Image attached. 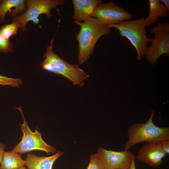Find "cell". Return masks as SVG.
Wrapping results in <instances>:
<instances>
[{"mask_svg": "<svg viewBox=\"0 0 169 169\" xmlns=\"http://www.w3.org/2000/svg\"><path fill=\"white\" fill-rule=\"evenodd\" d=\"M80 29L75 35L79 44L78 62L82 64L87 61L93 53L95 45L102 35L109 34L110 28L101 23L97 18L91 17L83 22L75 21Z\"/></svg>", "mask_w": 169, "mask_h": 169, "instance_id": "1", "label": "cell"}, {"mask_svg": "<svg viewBox=\"0 0 169 169\" xmlns=\"http://www.w3.org/2000/svg\"><path fill=\"white\" fill-rule=\"evenodd\" d=\"M53 39L43 55L44 59L40 62V67L46 71L66 78L74 85L78 84L80 87L84 86V80L89 78V75L78 64H70L57 55L53 51Z\"/></svg>", "mask_w": 169, "mask_h": 169, "instance_id": "2", "label": "cell"}, {"mask_svg": "<svg viewBox=\"0 0 169 169\" xmlns=\"http://www.w3.org/2000/svg\"><path fill=\"white\" fill-rule=\"evenodd\" d=\"M154 114L155 111L152 110L146 123H134L128 129V139L124 150H128L134 145L142 142L156 144L169 140V127L156 126L152 121Z\"/></svg>", "mask_w": 169, "mask_h": 169, "instance_id": "3", "label": "cell"}, {"mask_svg": "<svg viewBox=\"0 0 169 169\" xmlns=\"http://www.w3.org/2000/svg\"><path fill=\"white\" fill-rule=\"evenodd\" d=\"M151 24L145 18L138 19L123 21L118 24L107 25L108 28H113L117 29L119 34L125 37L136 49L138 60H141L144 56V52L147 47L148 43L151 38L146 36V27Z\"/></svg>", "mask_w": 169, "mask_h": 169, "instance_id": "4", "label": "cell"}, {"mask_svg": "<svg viewBox=\"0 0 169 169\" xmlns=\"http://www.w3.org/2000/svg\"><path fill=\"white\" fill-rule=\"evenodd\" d=\"M65 1L63 0H25L26 11L22 14L13 18L12 22L17 23L22 31L26 29L27 23L32 21L34 24L39 23L38 17L45 14L48 18L52 17L51 10L57 8L58 6H64Z\"/></svg>", "mask_w": 169, "mask_h": 169, "instance_id": "5", "label": "cell"}, {"mask_svg": "<svg viewBox=\"0 0 169 169\" xmlns=\"http://www.w3.org/2000/svg\"><path fill=\"white\" fill-rule=\"evenodd\" d=\"M149 32L154 35V38H151V45L146 48L144 56L149 64L154 65L162 55L169 56V23L158 22Z\"/></svg>", "mask_w": 169, "mask_h": 169, "instance_id": "6", "label": "cell"}, {"mask_svg": "<svg viewBox=\"0 0 169 169\" xmlns=\"http://www.w3.org/2000/svg\"><path fill=\"white\" fill-rule=\"evenodd\" d=\"M15 108L20 111L23 117V124H20V126L23 136L20 142L14 147L11 151L20 154L33 150L42 151L47 154H53L56 152V148L47 144L43 140L41 134L37 130L34 132L31 131L25 120L22 110V106Z\"/></svg>", "mask_w": 169, "mask_h": 169, "instance_id": "7", "label": "cell"}, {"mask_svg": "<svg viewBox=\"0 0 169 169\" xmlns=\"http://www.w3.org/2000/svg\"><path fill=\"white\" fill-rule=\"evenodd\" d=\"M133 16L131 13L117 5L112 1L97 5L92 15V17L97 18L101 23L106 25L129 20Z\"/></svg>", "mask_w": 169, "mask_h": 169, "instance_id": "8", "label": "cell"}, {"mask_svg": "<svg viewBox=\"0 0 169 169\" xmlns=\"http://www.w3.org/2000/svg\"><path fill=\"white\" fill-rule=\"evenodd\" d=\"M97 153L100 157L105 169H128L131 166L134 155L130 150L116 151L100 147Z\"/></svg>", "mask_w": 169, "mask_h": 169, "instance_id": "9", "label": "cell"}, {"mask_svg": "<svg viewBox=\"0 0 169 169\" xmlns=\"http://www.w3.org/2000/svg\"><path fill=\"white\" fill-rule=\"evenodd\" d=\"M166 155L158 144H148L140 148L136 158L152 167L157 168L162 163V159Z\"/></svg>", "mask_w": 169, "mask_h": 169, "instance_id": "10", "label": "cell"}, {"mask_svg": "<svg viewBox=\"0 0 169 169\" xmlns=\"http://www.w3.org/2000/svg\"><path fill=\"white\" fill-rule=\"evenodd\" d=\"M74 14L73 18L75 21H85L92 17L95 7L101 3L100 0H72Z\"/></svg>", "mask_w": 169, "mask_h": 169, "instance_id": "11", "label": "cell"}, {"mask_svg": "<svg viewBox=\"0 0 169 169\" xmlns=\"http://www.w3.org/2000/svg\"><path fill=\"white\" fill-rule=\"evenodd\" d=\"M64 152L58 151L49 156H38L33 153H28L26 156V166L28 169H52L54 161Z\"/></svg>", "mask_w": 169, "mask_h": 169, "instance_id": "12", "label": "cell"}, {"mask_svg": "<svg viewBox=\"0 0 169 169\" xmlns=\"http://www.w3.org/2000/svg\"><path fill=\"white\" fill-rule=\"evenodd\" d=\"M15 8V10L13 12L8 13L12 17L16 16L18 13L21 12L25 8V0H2L0 5V21L4 23L5 21V15L7 13L11 10L10 9Z\"/></svg>", "mask_w": 169, "mask_h": 169, "instance_id": "13", "label": "cell"}, {"mask_svg": "<svg viewBox=\"0 0 169 169\" xmlns=\"http://www.w3.org/2000/svg\"><path fill=\"white\" fill-rule=\"evenodd\" d=\"M149 12L146 20L150 24L158 23L159 17L163 18L168 14L169 10L160 0H149Z\"/></svg>", "mask_w": 169, "mask_h": 169, "instance_id": "14", "label": "cell"}, {"mask_svg": "<svg viewBox=\"0 0 169 169\" xmlns=\"http://www.w3.org/2000/svg\"><path fill=\"white\" fill-rule=\"evenodd\" d=\"M0 169H17L25 165L20 154L12 151L4 152L2 158Z\"/></svg>", "mask_w": 169, "mask_h": 169, "instance_id": "15", "label": "cell"}, {"mask_svg": "<svg viewBox=\"0 0 169 169\" xmlns=\"http://www.w3.org/2000/svg\"><path fill=\"white\" fill-rule=\"evenodd\" d=\"M18 25L16 23L12 22L10 24H5L0 28V32L6 39L9 40L13 35L17 34Z\"/></svg>", "mask_w": 169, "mask_h": 169, "instance_id": "16", "label": "cell"}, {"mask_svg": "<svg viewBox=\"0 0 169 169\" xmlns=\"http://www.w3.org/2000/svg\"><path fill=\"white\" fill-rule=\"evenodd\" d=\"M87 169H105L102 161L97 153L92 155Z\"/></svg>", "mask_w": 169, "mask_h": 169, "instance_id": "17", "label": "cell"}, {"mask_svg": "<svg viewBox=\"0 0 169 169\" xmlns=\"http://www.w3.org/2000/svg\"><path fill=\"white\" fill-rule=\"evenodd\" d=\"M13 47L9 40L5 38L0 32V52L5 54L13 53Z\"/></svg>", "mask_w": 169, "mask_h": 169, "instance_id": "18", "label": "cell"}, {"mask_svg": "<svg viewBox=\"0 0 169 169\" xmlns=\"http://www.w3.org/2000/svg\"><path fill=\"white\" fill-rule=\"evenodd\" d=\"M23 82L20 79H13L0 75V84L2 85H9L13 87H18Z\"/></svg>", "mask_w": 169, "mask_h": 169, "instance_id": "19", "label": "cell"}, {"mask_svg": "<svg viewBox=\"0 0 169 169\" xmlns=\"http://www.w3.org/2000/svg\"><path fill=\"white\" fill-rule=\"evenodd\" d=\"M161 150L166 154L169 153V140L162 141L158 143Z\"/></svg>", "mask_w": 169, "mask_h": 169, "instance_id": "20", "label": "cell"}, {"mask_svg": "<svg viewBox=\"0 0 169 169\" xmlns=\"http://www.w3.org/2000/svg\"><path fill=\"white\" fill-rule=\"evenodd\" d=\"M6 146L0 143V163H1L3 155L5 152Z\"/></svg>", "mask_w": 169, "mask_h": 169, "instance_id": "21", "label": "cell"}, {"mask_svg": "<svg viewBox=\"0 0 169 169\" xmlns=\"http://www.w3.org/2000/svg\"><path fill=\"white\" fill-rule=\"evenodd\" d=\"M161 3H163L169 10V0H160Z\"/></svg>", "mask_w": 169, "mask_h": 169, "instance_id": "22", "label": "cell"}, {"mask_svg": "<svg viewBox=\"0 0 169 169\" xmlns=\"http://www.w3.org/2000/svg\"><path fill=\"white\" fill-rule=\"evenodd\" d=\"M128 169H136L135 166V157L133 156L131 166Z\"/></svg>", "mask_w": 169, "mask_h": 169, "instance_id": "23", "label": "cell"}, {"mask_svg": "<svg viewBox=\"0 0 169 169\" xmlns=\"http://www.w3.org/2000/svg\"><path fill=\"white\" fill-rule=\"evenodd\" d=\"M28 169V168H26L24 166H23V167H21L20 168H18V169Z\"/></svg>", "mask_w": 169, "mask_h": 169, "instance_id": "24", "label": "cell"}, {"mask_svg": "<svg viewBox=\"0 0 169 169\" xmlns=\"http://www.w3.org/2000/svg\"><path fill=\"white\" fill-rule=\"evenodd\" d=\"M2 0H0V5L2 2Z\"/></svg>", "mask_w": 169, "mask_h": 169, "instance_id": "25", "label": "cell"}]
</instances>
